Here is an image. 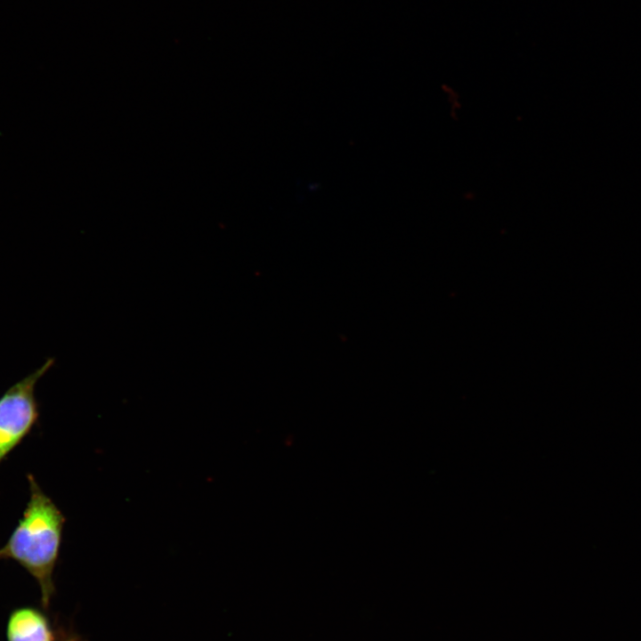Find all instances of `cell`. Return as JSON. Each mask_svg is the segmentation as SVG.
Listing matches in <instances>:
<instances>
[{"label":"cell","mask_w":641,"mask_h":641,"mask_svg":"<svg viewBox=\"0 0 641 641\" xmlns=\"http://www.w3.org/2000/svg\"><path fill=\"white\" fill-rule=\"evenodd\" d=\"M28 501L18 524L0 548V560L15 561L35 579L42 606L47 609L55 593L53 572L65 517L32 475H28Z\"/></svg>","instance_id":"1"},{"label":"cell","mask_w":641,"mask_h":641,"mask_svg":"<svg viewBox=\"0 0 641 641\" xmlns=\"http://www.w3.org/2000/svg\"><path fill=\"white\" fill-rule=\"evenodd\" d=\"M48 358L39 368L11 385L0 396V464L29 434L39 417L36 398L38 380L53 367Z\"/></svg>","instance_id":"2"},{"label":"cell","mask_w":641,"mask_h":641,"mask_svg":"<svg viewBox=\"0 0 641 641\" xmlns=\"http://www.w3.org/2000/svg\"><path fill=\"white\" fill-rule=\"evenodd\" d=\"M5 637L6 641H58L47 615L31 605L20 606L10 613Z\"/></svg>","instance_id":"3"}]
</instances>
